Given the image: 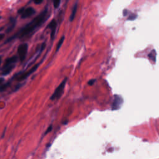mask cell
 <instances>
[{
	"mask_svg": "<svg viewBox=\"0 0 159 159\" xmlns=\"http://www.w3.org/2000/svg\"><path fill=\"white\" fill-rule=\"evenodd\" d=\"M47 14L48 9L46 8L43 11H42L39 15L36 16L33 21H31L29 23L26 24V26L23 28L20 31L17 32L13 36L9 38V39L5 42V43L9 42L16 39V38L21 39V38L26 37L29 34H31L32 33H33L36 29L39 28L42 24L46 22V21L48 19Z\"/></svg>",
	"mask_w": 159,
	"mask_h": 159,
	"instance_id": "cell-1",
	"label": "cell"
},
{
	"mask_svg": "<svg viewBox=\"0 0 159 159\" xmlns=\"http://www.w3.org/2000/svg\"><path fill=\"white\" fill-rule=\"evenodd\" d=\"M67 81V78H65L63 80L61 83L59 85V86L56 88L55 91L53 93V94L50 97V99L51 100H55V99H59L63 93V91H64L65 86L66 85V83Z\"/></svg>",
	"mask_w": 159,
	"mask_h": 159,
	"instance_id": "cell-2",
	"label": "cell"
},
{
	"mask_svg": "<svg viewBox=\"0 0 159 159\" xmlns=\"http://www.w3.org/2000/svg\"><path fill=\"white\" fill-rule=\"evenodd\" d=\"M28 49V45L27 44H23L19 46L17 48V54L19 58H20L21 61L24 60L26 58L27 52Z\"/></svg>",
	"mask_w": 159,
	"mask_h": 159,
	"instance_id": "cell-3",
	"label": "cell"
},
{
	"mask_svg": "<svg viewBox=\"0 0 159 159\" xmlns=\"http://www.w3.org/2000/svg\"><path fill=\"white\" fill-rule=\"evenodd\" d=\"M39 65H40V63H38V64L35 65L33 68L30 70L25 72H22L21 73V75L19 76V77L17 78V80L23 81L26 78H27L29 76H30L32 73H33L34 72L36 71V70L38 68V67H39Z\"/></svg>",
	"mask_w": 159,
	"mask_h": 159,
	"instance_id": "cell-4",
	"label": "cell"
},
{
	"mask_svg": "<svg viewBox=\"0 0 159 159\" xmlns=\"http://www.w3.org/2000/svg\"><path fill=\"white\" fill-rule=\"evenodd\" d=\"M57 21L55 20H53L52 21H51L47 26V28L51 29V34H50V39L51 40H54V37H55V32H56V29H57Z\"/></svg>",
	"mask_w": 159,
	"mask_h": 159,
	"instance_id": "cell-5",
	"label": "cell"
},
{
	"mask_svg": "<svg viewBox=\"0 0 159 159\" xmlns=\"http://www.w3.org/2000/svg\"><path fill=\"white\" fill-rule=\"evenodd\" d=\"M36 13V11L33 8H28L27 9H24V12L21 14V18L26 19L28 17H29L34 15Z\"/></svg>",
	"mask_w": 159,
	"mask_h": 159,
	"instance_id": "cell-6",
	"label": "cell"
},
{
	"mask_svg": "<svg viewBox=\"0 0 159 159\" xmlns=\"http://www.w3.org/2000/svg\"><path fill=\"white\" fill-rule=\"evenodd\" d=\"M17 56L11 57H10V58L6 59L5 61L4 64L3 65V69L6 68L7 67H9L11 65L15 64V63H16L17 62Z\"/></svg>",
	"mask_w": 159,
	"mask_h": 159,
	"instance_id": "cell-7",
	"label": "cell"
},
{
	"mask_svg": "<svg viewBox=\"0 0 159 159\" xmlns=\"http://www.w3.org/2000/svg\"><path fill=\"white\" fill-rule=\"evenodd\" d=\"M77 8H78V3H75V5L73 6V9H72V13H71V15H70V21L71 22L73 21L74 18L75 17V15H76V14H77Z\"/></svg>",
	"mask_w": 159,
	"mask_h": 159,
	"instance_id": "cell-8",
	"label": "cell"
},
{
	"mask_svg": "<svg viewBox=\"0 0 159 159\" xmlns=\"http://www.w3.org/2000/svg\"><path fill=\"white\" fill-rule=\"evenodd\" d=\"M15 67V65L13 64V65H11L9 66V67H7L6 68L3 69V72L2 73V75H8L9 73H10L11 72V71L12 70H13Z\"/></svg>",
	"mask_w": 159,
	"mask_h": 159,
	"instance_id": "cell-9",
	"label": "cell"
},
{
	"mask_svg": "<svg viewBox=\"0 0 159 159\" xmlns=\"http://www.w3.org/2000/svg\"><path fill=\"white\" fill-rule=\"evenodd\" d=\"M16 23V20L15 19H11V22L10 24V26L8 28L7 30H6V33H9L10 32H11L12 30V29H14L15 25Z\"/></svg>",
	"mask_w": 159,
	"mask_h": 159,
	"instance_id": "cell-10",
	"label": "cell"
},
{
	"mask_svg": "<svg viewBox=\"0 0 159 159\" xmlns=\"http://www.w3.org/2000/svg\"><path fill=\"white\" fill-rule=\"evenodd\" d=\"M64 39H65V36H62L61 38H60V39L59 40V42L57 43V50H56V51L57 52L58 51V50H59V49L61 47L62 45V44L63 42V41H64Z\"/></svg>",
	"mask_w": 159,
	"mask_h": 159,
	"instance_id": "cell-11",
	"label": "cell"
},
{
	"mask_svg": "<svg viewBox=\"0 0 159 159\" xmlns=\"http://www.w3.org/2000/svg\"><path fill=\"white\" fill-rule=\"evenodd\" d=\"M129 15L128 18V20H135V19L137 17V15L136 14L132 13V12H130V13H129Z\"/></svg>",
	"mask_w": 159,
	"mask_h": 159,
	"instance_id": "cell-12",
	"label": "cell"
},
{
	"mask_svg": "<svg viewBox=\"0 0 159 159\" xmlns=\"http://www.w3.org/2000/svg\"><path fill=\"white\" fill-rule=\"evenodd\" d=\"M53 2H54V8L55 9H57V8H58L59 7L60 2H61V0H53Z\"/></svg>",
	"mask_w": 159,
	"mask_h": 159,
	"instance_id": "cell-13",
	"label": "cell"
},
{
	"mask_svg": "<svg viewBox=\"0 0 159 159\" xmlns=\"http://www.w3.org/2000/svg\"><path fill=\"white\" fill-rule=\"evenodd\" d=\"M9 83H6L2 85H0V91H4L6 88H7L9 86Z\"/></svg>",
	"mask_w": 159,
	"mask_h": 159,
	"instance_id": "cell-14",
	"label": "cell"
},
{
	"mask_svg": "<svg viewBox=\"0 0 159 159\" xmlns=\"http://www.w3.org/2000/svg\"><path fill=\"white\" fill-rule=\"evenodd\" d=\"M52 130V126H50L49 127V128H47V131H46V132H45V135H46L47 134H48L49 132H50Z\"/></svg>",
	"mask_w": 159,
	"mask_h": 159,
	"instance_id": "cell-15",
	"label": "cell"
},
{
	"mask_svg": "<svg viewBox=\"0 0 159 159\" xmlns=\"http://www.w3.org/2000/svg\"><path fill=\"white\" fill-rule=\"evenodd\" d=\"M33 1L34 2L35 4H41V3H42L43 0H33Z\"/></svg>",
	"mask_w": 159,
	"mask_h": 159,
	"instance_id": "cell-16",
	"label": "cell"
},
{
	"mask_svg": "<svg viewBox=\"0 0 159 159\" xmlns=\"http://www.w3.org/2000/svg\"><path fill=\"white\" fill-rule=\"evenodd\" d=\"M94 81H95V80H90V81H89L88 82V85H93V83H94Z\"/></svg>",
	"mask_w": 159,
	"mask_h": 159,
	"instance_id": "cell-17",
	"label": "cell"
},
{
	"mask_svg": "<svg viewBox=\"0 0 159 159\" xmlns=\"http://www.w3.org/2000/svg\"><path fill=\"white\" fill-rule=\"evenodd\" d=\"M24 8H21L20 10H19L18 11V13L19 14H22L23 13V12H24Z\"/></svg>",
	"mask_w": 159,
	"mask_h": 159,
	"instance_id": "cell-18",
	"label": "cell"
},
{
	"mask_svg": "<svg viewBox=\"0 0 159 159\" xmlns=\"http://www.w3.org/2000/svg\"><path fill=\"white\" fill-rule=\"evenodd\" d=\"M4 37V34H0V41H1Z\"/></svg>",
	"mask_w": 159,
	"mask_h": 159,
	"instance_id": "cell-19",
	"label": "cell"
},
{
	"mask_svg": "<svg viewBox=\"0 0 159 159\" xmlns=\"http://www.w3.org/2000/svg\"><path fill=\"white\" fill-rule=\"evenodd\" d=\"M1 58H2V57L0 55V65H1Z\"/></svg>",
	"mask_w": 159,
	"mask_h": 159,
	"instance_id": "cell-20",
	"label": "cell"
},
{
	"mask_svg": "<svg viewBox=\"0 0 159 159\" xmlns=\"http://www.w3.org/2000/svg\"><path fill=\"white\" fill-rule=\"evenodd\" d=\"M3 78H0V83H2L3 81Z\"/></svg>",
	"mask_w": 159,
	"mask_h": 159,
	"instance_id": "cell-21",
	"label": "cell"
},
{
	"mask_svg": "<svg viewBox=\"0 0 159 159\" xmlns=\"http://www.w3.org/2000/svg\"><path fill=\"white\" fill-rule=\"evenodd\" d=\"M0 18H1V17H0Z\"/></svg>",
	"mask_w": 159,
	"mask_h": 159,
	"instance_id": "cell-22",
	"label": "cell"
}]
</instances>
